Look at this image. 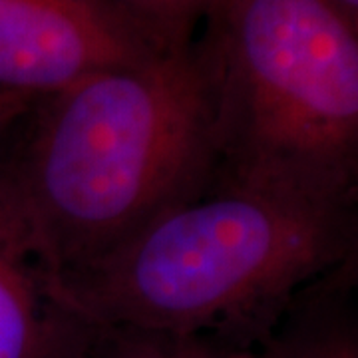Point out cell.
<instances>
[{
	"mask_svg": "<svg viewBox=\"0 0 358 358\" xmlns=\"http://www.w3.org/2000/svg\"><path fill=\"white\" fill-rule=\"evenodd\" d=\"M357 261L296 294L251 358H358Z\"/></svg>",
	"mask_w": 358,
	"mask_h": 358,
	"instance_id": "cell-6",
	"label": "cell"
},
{
	"mask_svg": "<svg viewBox=\"0 0 358 358\" xmlns=\"http://www.w3.org/2000/svg\"><path fill=\"white\" fill-rule=\"evenodd\" d=\"M213 115L199 36L30 102L6 159L64 273L215 179Z\"/></svg>",
	"mask_w": 358,
	"mask_h": 358,
	"instance_id": "cell-1",
	"label": "cell"
},
{
	"mask_svg": "<svg viewBox=\"0 0 358 358\" xmlns=\"http://www.w3.org/2000/svg\"><path fill=\"white\" fill-rule=\"evenodd\" d=\"M357 207L215 178L64 273V287L96 329L251 348L296 294L357 261Z\"/></svg>",
	"mask_w": 358,
	"mask_h": 358,
	"instance_id": "cell-2",
	"label": "cell"
},
{
	"mask_svg": "<svg viewBox=\"0 0 358 358\" xmlns=\"http://www.w3.org/2000/svg\"><path fill=\"white\" fill-rule=\"evenodd\" d=\"M32 100L14 96V94H2L0 92V131L8 129L14 122L24 114L26 108L30 106Z\"/></svg>",
	"mask_w": 358,
	"mask_h": 358,
	"instance_id": "cell-9",
	"label": "cell"
},
{
	"mask_svg": "<svg viewBox=\"0 0 358 358\" xmlns=\"http://www.w3.org/2000/svg\"><path fill=\"white\" fill-rule=\"evenodd\" d=\"M114 0H0V92L36 100L159 52Z\"/></svg>",
	"mask_w": 358,
	"mask_h": 358,
	"instance_id": "cell-4",
	"label": "cell"
},
{
	"mask_svg": "<svg viewBox=\"0 0 358 358\" xmlns=\"http://www.w3.org/2000/svg\"><path fill=\"white\" fill-rule=\"evenodd\" d=\"M84 358H251V352L205 336L98 329Z\"/></svg>",
	"mask_w": 358,
	"mask_h": 358,
	"instance_id": "cell-7",
	"label": "cell"
},
{
	"mask_svg": "<svg viewBox=\"0 0 358 358\" xmlns=\"http://www.w3.org/2000/svg\"><path fill=\"white\" fill-rule=\"evenodd\" d=\"M217 0H114L157 48H178L195 40Z\"/></svg>",
	"mask_w": 358,
	"mask_h": 358,
	"instance_id": "cell-8",
	"label": "cell"
},
{
	"mask_svg": "<svg viewBox=\"0 0 358 358\" xmlns=\"http://www.w3.org/2000/svg\"><path fill=\"white\" fill-rule=\"evenodd\" d=\"M334 6L352 20V22H358V0H331Z\"/></svg>",
	"mask_w": 358,
	"mask_h": 358,
	"instance_id": "cell-10",
	"label": "cell"
},
{
	"mask_svg": "<svg viewBox=\"0 0 358 358\" xmlns=\"http://www.w3.org/2000/svg\"><path fill=\"white\" fill-rule=\"evenodd\" d=\"M96 331L68 299L62 263L0 157V358H84Z\"/></svg>",
	"mask_w": 358,
	"mask_h": 358,
	"instance_id": "cell-5",
	"label": "cell"
},
{
	"mask_svg": "<svg viewBox=\"0 0 358 358\" xmlns=\"http://www.w3.org/2000/svg\"><path fill=\"white\" fill-rule=\"evenodd\" d=\"M201 28L215 178L357 207V22L331 0H217Z\"/></svg>",
	"mask_w": 358,
	"mask_h": 358,
	"instance_id": "cell-3",
	"label": "cell"
}]
</instances>
